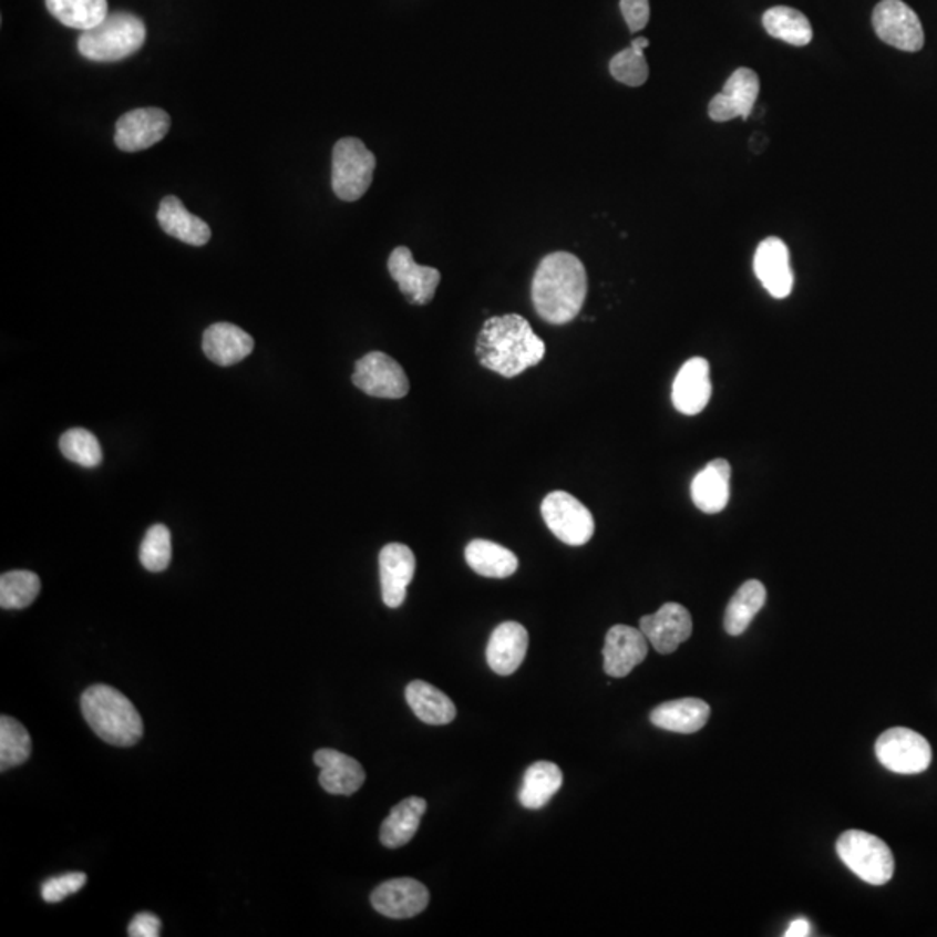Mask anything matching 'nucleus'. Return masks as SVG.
I'll return each mask as SVG.
<instances>
[{
  "label": "nucleus",
  "instance_id": "obj_40",
  "mask_svg": "<svg viewBox=\"0 0 937 937\" xmlns=\"http://www.w3.org/2000/svg\"><path fill=\"white\" fill-rule=\"evenodd\" d=\"M162 934L161 918L153 914H137L128 924L131 937H158Z\"/></svg>",
  "mask_w": 937,
  "mask_h": 937
},
{
  "label": "nucleus",
  "instance_id": "obj_20",
  "mask_svg": "<svg viewBox=\"0 0 937 937\" xmlns=\"http://www.w3.org/2000/svg\"><path fill=\"white\" fill-rule=\"evenodd\" d=\"M528 630L517 621H504L493 630L486 646V661L498 676H511L519 669L528 651Z\"/></svg>",
  "mask_w": 937,
  "mask_h": 937
},
{
  "label": "nucleus",
  "instance_id": "obj_21",
  "mask_svg": "<svg viewBox=\"0 0 937 937\" xmlns=\"http://www.w3.org/2000/svg\"><path fill=\"white\" fill-rule=\"evenodd\" d=\"M315 764L320 768V785L332 795H353L364 783L363 768L357 759L332 749L315 753Z\"/></svg>",
  "mask_w": 937,
  "mask_h": 937
},
{
  "label": "nucleus",
  "instance_id": "obj_30",
  "mask_svg": "<svg viewBox=\"0 0 937 937\" xmlns=\"http://www.w3.org/2000/svg\"><path fill=\"white\" fill-rule=\"evenodd\" d=\"M764 585L759 580H749L741 585L738 593L731 597L724 615V629L729 636H741L749 629L755 615L764 608Z\"/></svg>",
  "mask_w": 937,
  "mask_h": 937
},
{
  "label": "nucleus",
  "instance_id": "obj_10",
  "mask_svg": "<svg viewBox=\"0 0 937 937\" xmlns=\"http://www.w3.org/2000/svg\"><path fill=\"white\" fill-rule=\"evenodd\" d=\"M353 384L369 397L384 398V400H400L410 391L409 377L403 367L393 358L379 351L364 354L358 361L354 367Z\"/></svg>",
  "mask_w": 937,
  "mask_h": 937
},
{
  "label": "nucleus",
  "instance_id": "obj_28",
  "mask_svg": "<svg viewBox=\"0 0 937 937\" xmlns=\"http://www.w3.org/2000/svg\"><path fill=\"white\" fill-rule=\"evenodd\" d=\"M465 562L477 575L486 578H509L516 573L519 562L513 550L490 540L471 542L465 547Z\"/></svg>",
  "mask_w": 937,
  "mask_h": 937
},
{
  "label": "nucleus",
  "instance_id": "obj_26",
  "mask_svg": "<svg viewBox=\"0 0 937 937\" xmlns=\"http://www.w3.org/2000/svg\"><path fill=\"white\" fill-rule=\"evenodd\" d=\"M406 703L416 718L425 724L445 725L457 718V709L443 691L425 681H412L406 686Z\"/></svg>",
  "mask_w": 937,
  "mask_h": 937
},
{
  "label": "nucleus",
  "instance_id": "obj_12",
  "mask_svg": "<svg viewBox=\"0 0 937 937\" xmlns=\"http://www.w3.org/2000/svg\"><path fill=\"white\" fill-rule=\"evenodd\" d=\"M639 629L658 653L670 655L693 634V618L684 606L667 603L657 614L642 617Z\"/></svg>",
  "mask_w": 937,
  "mask_h": 937
},
{
  "label": "nucleus",
  "instance_id": "obj_9",
  "mask_svg": "<svg viewBox=\"0 0 937 937\" xmlns=\"http://www.w3.org/2000/svg\"><path fill=\"white\" fill-rule=\"evenodd\" d=\"M872 21L878 39L885 44L906 52H917L924 48L926 35L917 12L902 0L878 2Z\"/></svg>",
  "mask_w": 937,
  "mask_h": 937
},
{
  "label": "nucleus",
  "instance_id": "obj_36",
  "mask_svg": "<svg viewBox=\"0 0 937 937\" xmlns=\"http://www.w3.org/2000/svg\"><path fill=\"white\" fill-rule=\"evenodd\" d=\"M173 557V545H171V532L165 525H153L146 532L143 544H141V565L148 572L161 573L167 569Z\"/></svg>",
  "mask_w": 937,
  "mask_h": 937
},
{
  "label": "nucleus",
  "instance_id": "obj_13",
  "mask_svg": "<svg viewBox=\"0 0 937 937\" xmlns=\"http://www.w3.org/2000/svg\"><path fill=\"white\" fill-rule=\"evenodd\" d=\"M388 268L410 305L425 306L433 301L441 281V272L437 269L416 265L406 247H397L391 253Z\"/></svg>",
  "mask_w": 937,
  "mask_h": 937
},
{
  "label": "nucleus",
  "instance_id": "obj_39",
  "mask_svg": "<svg viewBox=\"0 0 937 937\" xmlns=\"http://www.w3.org/2000/svg\"><path fill=\"white\" fill-rule=\"evenodd\" d=\"M621 14H624L630 32H641L649 21V0H620Z\"/></svg>",
  "mask_w": 937,
  "mask_h": 937
},
{
  "label": "nucleus",
  "instance_id": "obj_16",
  "mask_svg": "<svg viewBox=\"0 0 937 937\" xmlns=\"http://www.w3.org/2000/svg\"><path fill=\"white\" fill-rule=\"evenodd\" d=\"M605 672L609 677L629 676L648 657V639L641 629L629 625H614L606 634Z\"/></svg>",
  "mask_w": 937,
  "mask_h": 937
},
{
  "label": "nucleus",
  "instance_id": "obj_4",
  "mask_svg": "<svg viewBox=\"0 0 937 937\" xmlns=\"http://www.w3.org/2000/svg\"><path fill=\"white\" fill-rule=\"evenodd\" d=\"M146 41V27L131 12L109 14L94 29L85 30L79 39L82 56L97 63H112L133 56Z\"/></svg>",
  "mask_w": 937,
  "mask_h": 937
},
{
  "label": "nucleus",
  "instance_id": "obj_18",
  "mask_svg": "<svg viewBox=\"0 0 937 937\" xmlns=\"http://www.w3.org/2000/svg\"><path fill=\"white\" fill-rule=\"evenodd\" d=\"M382 601L388 608H400L406 599V589L415 575V556L403 544H388L379 554Z\"/></svg>",
  "mask_w": 937,
  "mask_h": 937
},
{
  "label": "nucleus",
  "instance_id": "obj_1",
  "mask_svg": "<svg viewBox=\"0 0 937 937\" xmlns=\"http://www.w3.org/2000/svg\"><path fill=\"white\" fill-rule=\"evenodd\" d=\"M476 357L485 369L513 379L544 360L545 344L526 318L502 315L481 327Z\"/></svg>",
  "mask_w": 937,
  "mask_h": 937
},
{
  "label": "nucleus",
  "instance_id": "obj_15",
  "mask_svg": "<svg viewBox=\"0 0 937 937\" xmlns=\"http://www.w3.org/2000/svg\"><path fill=\"white\" fill-rule=\"evenodd\" d=\"M761 82L758 73L750 69H738L729 76L722 93L710 101L709 115L713 122H729L741 116L749 121L753 104L758 101Z\"/></svg>",
  "mask_w": 937,
  "mask_h": 937
},
{
  "label": "nucleus",
  "instance_id": "obj_23",
  "mask_svg": "<svg viewBox=\"0 0 937 937\" xmlns=\"http://www.w3.org/2000/svg\"><path fill=\"white\" fill-rule=\"evenodd\" d=\"M204 351L219 367L240 363L254 351V339L233 323H214L205 330Z\"/></svg>",
  "mask_w": 937,
  "mask_h": 937
},
{
  "label": "nucleus",
  "instance_id": "obj_17",
  "mask_svg": "<svg viewBox=\"0 0 937 937\" xmlns=\"http://www.w3.org/2000/svg\"><path fill=\"white\" fill-rule=\"evenodd\" d=\"M753 271L774 299H785L793 290V271L785 241L770 237L759 244L753 257Z\"/></svg>",
  "mask_w": 937,
  "mask_h": 937
},
{
  "label": "nucleus",
  "instance_id": "obj_14",
  "mask_svg": "<svg viewBox=\"0 0 937 937\" xmlns=\"http://www.w3.org/2000/svg\"><path fill=\"white\" fill-rule=\"evenodd\" d=\"M373 908L388 918L416 917L429 905V890L415 878H393L384 882L370 896Z\"/></svg>",
  "mask_w": 937,
  "mask_h": 937
},
{
  "label": "nucleus",
  "instance_id": "obj_11",
  "mask_svg": "<svg viewBox=\"0 0 937 937\" xmlns=\"http://www.w3.org/2000/svg\"><path fill=\"white\" fill-rule=\"evenodd\" d=\"M168 128H171V116L164 110H133L116 121V148L128 153L152 148L167 136Z\"/></svg>",
  "mask_w": 937,
  "mask_h": 937
},
{
  "label": "nucleus",
  "instance_id": "obj_7",
  "mask_svg": "<svg viewBox=\"0 0 937 937\" xmlns=\"http://www.w3.org/2000/svg\"><path fill=\"white\" fill-rule=\"evenodd\" d=\"M878 762L897 774H920L929 770L933 749L917 731L906 728L887 729L875 745Z\"/></svg>",
  "mask_w": 937,
  "mask_h": 937
},
{
  "label": "nucleus",
  "instance_id": "obj_19",
  "mask_svg": "<svg viewBox=\"0 0 937 937\" xmlns=\"http://www.w3.org/2000/svg\"><path fill=\"white\" fill-rule=\"evenodd\" d=\"M712 397L710 364L706 358H691L682 364L672 385V403L677 412L698 415L709 405Z\"/></svg>",
  "mask_w": 937,
  "mask_h": 937
},
{
  "label": "nucleus",
  "instance_id": "obj_22",
  "mask_svg": "<svg viewBox=\"0 0 937 937\" xmlns=\"http://www.w3.org/2000/svg\"><path fill=\"white\" fill-rule=\"evenodd\" d=\"M729 481H731V465L724 459L707 464L691 483V498L701 513L718 514L725 509L729 502Z\"/></svg>",
  "mask_w": 937,
  "mask_h": 937
},
{
  "label": "nucleus",
  "instance_id": "obj_5",
  "mask_svg": "<svg viewBox=\"0 0 937 937\" xmlns=\"http://www.w3.org/2000/svg\"><path fill=\"white\" fill-rule=\"evenodd\" d=\"M837 854L854 875L869 885H885L894 875V856L882 838L862 830L842 833Z\"/></svg>",
  "mask_w": 937,
  "mask_h": 937
},
{
  "label": "nucleus",
  "instance_id": "obj_29",
  "mask_svg": "<svg viewBox=\"0 0 937 937\" xmlns=\"http://www.w3.org/2000/svg\"><path fill=\"white\" fill-rule=\"evenodd\" d=\"M563 786V773L554 762H533L521 786L519 802L526 810H542Z\"/></svg>",
  "mask_w": 937,
  "mask_h": 937
},
{
  "label": "nucleus",
  "instance_id": "obj_6",
  "mask_svg": "<svg viewBox=\"0 0 937 937\" xmlns=\"http://www.w3.org/2000/svg\"><path fill=\"white\" fill-rule=\"evenodd\" d=\"M375 155L358 137L337 141L332 153V188L337 198L357 202L372 185Z\"/></svg>",
  "mask_w": 937,
  "mask_h": 937
},
{
  "label": "nucleus",
  "instance_id": "obj_24",
  "mask_svg": "<svg viewBox=\"0 0 937 937\" xmlns=\"http://www.w3.org/2000/svg\"><path fill=\"white\" fill-rule=\"evenodd\" d=\"M710 707L700 698L667 701L651 712L649 719L657 728L679 734L698 733L709 722Z\"/></svg>",
  "mask_w": 937,
  "mask_h": 937
},
{
  "label": "nucleus",
  "instance_id": "obj_32",
  "mask_svg": "<svg viewBox=\"0 0 937 937\" xmlns=\"http://www.w3.org/2000/svg\"><path fill=\"white\" fill-rule=\"evenodd\" d=\"M48 11L70 29H94L109 17L106 0H45Z\"/></svg>",
  "mask_w": 937,
  "mask_h": 937
},
{
  "label": "nucleus",
  "instance_id": "obj_2",
  "mask_svg": "<svg viewBox=\"0 0 937 937\" xmlns=\"http://www.w3.org/2000/svg\"><path fill=\"white\" fill-rule=\"evenodd\" d=\"M587 297V271L577 256L554 253L542 259L533 277L532 299L538 317L547 323L575 320Z\"/></svg>",
  "mask_w": 937,
  "mask_h": 937
},
{
  "label": "nucleus",
  "instance_id": "obj_38",
  "mask_svg": "<svg viewBox=\"0 0 937 937\" xmlns=\"http://www.w3.org/2000/svg\"><path fill=\"white\" fill-rule=\"evenodd\" d=\"M87 882V875L82 872L52 877L42 884V899L45 903H60L72 894L79 893Z\"/></svg>",
  "mask_w": 937,
  "mask_h": 937
},
{
  "label": "nucleus",
  "instance_id": "obj_41",
  "mask_svg": "<svg viewBox=\"0 0 937 937\" xmlns=\"http://www.w3.org/2000/svg\"><path fill=\"white\" fill-rule=\"evenodd\" d=\"M810 921L804 920V918H797V920H793L790 924L789 930H786V937H805L810 936Z\"/></svg>",
  "mask_w": 937,
  "mask_h": 937
},
{
  "label": "nucleus",
  "instance_id": "obj_37",
  "mask_svg": "<svg viewBox=\"0 0 937 937\" xmlns=\"http://www.w3.org/2000/svg\"><path fill=\"white\" fill-rule=\"evenodd\" d=\"M609 72L614 75L615 81L621 84L630 85V87H639L645 84L649 76L648 61L645 58V51L629 49L615 54L614 60L609 61Z\"/></svg>",
  "mask_w": 937,
  "mask_h": 937
},
{
  "label": "nucleus",
  "instance_id": "obj_33",
  "mask_svg": "<svg viewBox=\"0 0 937 937\" xmlns=\"http://www.w3.org/2000/svg\"><path fill=\"white\" fill-rule=\"evenodd\" d=\"M32 753V738L17 719L2 715L0 719V770L8 771L29 761Z\"/></svg>",
  "mask_w": 937,
  "mask_h": 937
},
{
  "label": "nucleus",
  "instance_id": "obj_42",
  "mask_svg": "<svg viewBox=\"0 0 937 937\" xmlns=\"http://www.w3.org/2000/svg\"><path fill=\"white\" fill-rule=\"evenodd\" d=\"M632 48L639 49V51H645V49L649 48V41L646 37H637V39H634L632 41Z\"/></svg>",
  "mask_w": 937,
  "mask_h": 937
},
{
  "label": "nucleus",
  "instance_id": "obj_27",
  "mask_svg": "<svg viewBox=\"0 0 937 937\" xmlns=\"http://www.w3.org/2000/svg\"><path fill=\"white\" fill-rule=\"evenodd\" d=\"M428 811V802L421 797H410L394 805L381 826V842L389 850H398L415 837L421 826L422 816Z\"/></svg>",
  "mask_w": 937,
  "mask_h": 937
},
{
  "label": "nucleus",
  "instance_id": "obj_8",
  "mask_svg": "<svg viewBox=\"0 0 937 937\" xmlns=\"http://www.w3.org/2000/svg\"><path fill=\"white\" fill-rule=\"evenodd\" d=\"M545 525L566 545H585L596 532L593 513L566 492H553L542 502Z\"/></svg>",
  "mask_w": 937,
  "mask_h": 937
},
{
  "label": "nucleus",
  "instance_id": "obj_35",
  "mask_svg": "<svg viewBox=\"0 0 937 937\" xmlns=\"http://www.w3.org/2000/svg\"><path fill=\"white\" fill-rule=\"evenodd\" d=\"M60 450L64 457L82 467H97L103 461L100 441L91 431L73 428L61 436Z\"/></svg>",
  "mask_w": 937,
  "mask_h": 937
},
{
  "label": "nucleus",
  "instance_id": "obj_34",
  "mask_svg": "<svg viewBox=\"0 0 937 937\" xmlns=\"http://www.w3.org/2000/svg\"><path fill=\"white\" fill-rule=\"evenodd\" d=\"M41 593V578L27 569L8 572L0 577V606L4 609L29 608Z\"/></svg>",
  "mask_w": 937,
  "mask_h": 937
},
{
  "label": "nucleus",
  "instance_id": "obj_31",
  "mask_svg": "<svg viewBox=\"0 0 937 937\" xmlns=\"http://www.w3.org/2000/svg\"><path fill=\"white\" fill-rule=\"evenodd\" d=\"M762 24L771 37L795 48H804L813 41V27L797 9L774 6L764 12Z\"/></svg>",
  "mask_w": 937,
  "mask_h": 937
},
{
  "label": "nucleus",
  "instance_id": "obj_3",
  "mask_svg": "<svg viewBox=\"0 0 937 937\" xmlns=\"http://www.w3.org/2000/svg\"><path fill=\"white\" fill-rule=\"evenodd\" d=\"M81 709L89 728L110 745L133 746L143 737V719L136 707L112 686L85 689Z\"/></svg>",
  "mask_w": 937,
  "mask_h": 937
},
{
  "label": "nucleus",
  "instance_id": "obj_25",
  "mask_svg": "<svg viewBox=\"0 0 937 937\" xmlns=\"http://www.w3.org/2000/svg\"><path fill=\"white\" fill-rule=\"evenodd\" d=\"M156 217L167 235L195 247L207 244L213 235L210 226L200 217L188 213V208L177 197H165Z\"/></svg>",
  "mask_w": 937,
  "mask_h": 937
}]
</instances>
